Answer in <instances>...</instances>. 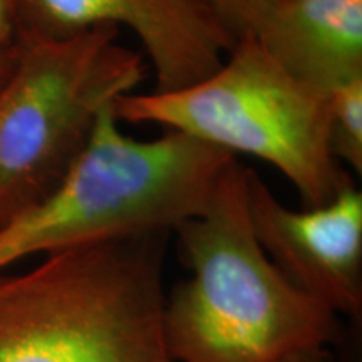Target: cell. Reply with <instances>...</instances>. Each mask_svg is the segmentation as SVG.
<instances>
[{"instance_id":"obj_1","label":"cell","mask_w":362,"mask_h":362,"mask_svg":"<svg viewBox=\"0 0 362 362\" xmlns=\"http://www.w3.org/2000/svg\"><path fill=\"white\" fill-rule=\"evenodd\" d=\"M247 175L235 158L206 210L173 232L189 270L163 307L175 362H275L336 337L337 315L288 282L260 247Z\"/></svg>"},{"instance_id":"obj_2","label":"cell","mask_w":362,"mask_h":362,"mask_svg":"<svg viewBox=\"0 0 362 362\" xmlns=\"http://www.w3.org/2000/svg\"><path fill=\"white\" fill-rule=\"evenodd\" d=\"M170 233L49 253L0 272V362H175L163 329Z\"/></svg>"},{"instance_id":"obj_3","label":"cell","mask_w":362,"mask_h":362,"mask_svg":"<svg viewBox=\"0 0 362 362\" xmlns=\"http://www.w3.org/2000/svg\"><path fill=\"white\" fill-rule=\"evenodd\" d=\"M235 158L175 131L133 138L111 104L56 189L0 226V272L40 253L175 232L206 210Z\"/></svg>"},{"instance_id":"obj_4","label":"cell","mask_w":362,"mask_h":362,"mask_svg":"<svg viewBox=\"0 0 362 362\" xmlns=\"http://www.w3.org/2000/svg\"><path fill=\"white\" fill-rule=\"evenodd\" d=\"M121 124H156L277 168L305 208L354 183L330 149L329 94L292 78L252 34L237 39L214 74L171 93L112 103Z\"/></svg>"},{"instance_id":"obj_5","label":"cell","mask_w":362,"mask_h":362,"mask_svg":"<svg viewBox=\"0 0 362 362\" xmlns=\"http://www.w3.org/2000/svg\"><path fill=\"white\" fill-rule=\"evenodd\" d=\"M119 34L101 25L66 40L16 39L0 88V226L56 189L103 111L146 79L144 57Z\"/></svg>"},{"instance_id":"obj_6","label":"cell","mask_w":362,"mask_h":362,"mask_svg":"<svg viewBox=\"0 0 362 362\" xmlns=\"http://www.w3.org/2000/svg\"><path fill=\"white\" fill-rule=\"evenodd\" d=\"M16 39L66 40L101 25L136 35L156 93L188 88L218 69L237 37L200 0H12Z\"/></svg>"},{"instance_id":"obj_7","label":"cell","mask_w":362,"mask_h":362,"mask_svg":"<svg viewBox=\"0 0 362 362\" xmlns=\"http://www.w3.org/2000/svg\"><path fill=\"white\" fill-rule=\"evenodd\" d=\"M247 208L260 247L298 291L337 317L362 314V193L356 183L322 206L292 210L248 168Z\"/></svg>"},{"instance_id":"obj_8","label":"cell","mask_w":362,"mask_h":362,"mask_svg":"<svg viewBox=\"0 0 362 362\" xmlns=\"http://www.w3.org/2000/svg\"><path fill=\"white\" fill-rule=\"evenodd\" d=\"M252 35L320 93L362 78V0H272Z\"/></svg>"},{"instance_id":"obj_9","label":"cell","mask_w":362,"mask_h":362,"mask_svg":"<svg viewBox=\"0 0 362 362\" xmlns=\"http://www.w3.org/2000/svg\"><path fill=\"white\" fill-rule=\"evenodd\" d=\"M330 149L339 163L362 171V78L329 94Z\"/></svg>"},{"instance_id":"obj_10","label":"cell","mask_w":362,"mask_h":362,"mask_svg":"<svg viewBox=\"0 0 362 362\" xmlns=\"http://www.w3.org/2000/svg\"><path fill=\"white\" fill-rule=\"evenodd\" d=\"M210 8L235 37L252 34L272 0H200Z\"/></svg>"},{"instance_id":"obj_11","label":"cell","mask_w":362,"mask_h":362,"mask_svg":"<svg viewBox=\"0 0 362 362\" xmlns=\"http://www.w3.org/2000/svg\"><path fill=\"white\" fill-rule=\"evenodd\" d=\"M16 44V27H13L12 0H0V49Z\"/></svg>"},{"instance_id":"obj_12","label":"cell","mask_w":362,"mask_h":362,"mask_svg":"<svg viewBox=\"0 0 362 362\" xmlns=\"http://www.w3.org/2000/svg\"><path fill=\"white\" fill-rule=\"evenodd\" d=\"M275 362H332L325 347H310V349L297 351Z\"/></svg>"},{"instance_id":"obj_13","label":"cell","mask_w":362,"mask_h":362,"mask_svg":"<svg viewBox=\"0 0 362 362\" xmlns=\"http://www.w3.org/2000/svg\"><path fill=\"white\" fill-rule=\"evenodd\" d=\"M17 62V45L13 44L11 47L0 49V88L12 74L13 67Z\"/></svg>"}]
</instances>
